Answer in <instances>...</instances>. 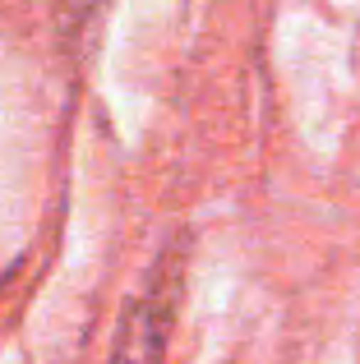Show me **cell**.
<instances>
[{"mask_svg":"<svg viewBox=\"0 0 360 364\" xmlns=\"http://www.w3.org/2000/svg\"><path fill=\"white\" fill-rule=\"evenodd\" d=\"M180 291H185V258L180 249H166L144 277V286L129 295L107 364H162L180 314Z\"/></svg>","mask_w":360,"mask_h":364,"instance_id":"cell-1","label":"cell"},{"mask_svg":"<svg viewBox=\"0 0 360 364\" xmlns=\"http://www.w3.org/2000/svg\"><path fill=\"white\" fill-rule=\"evenodd\" d=\"M102 5H107V0H55V9H60V23H65V33H74V37H79L83 28H88L92 18L102 14Z\"/></svg>","mask_w":360,"mask_h":364,"instance_id":"cell-2","label":"cell"}]
</instances>
